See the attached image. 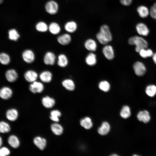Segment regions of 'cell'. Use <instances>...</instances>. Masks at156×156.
<instances>
[{"label": "cell", "instance_id": "cell-6", "mask_svg": "<svg viewBox=\"0 0 156 156\" xmlns=\"http://www.w3.org/2000/svg\"><path fill=\"white\" fill-rule=\"evenodd\" d=\"M24 77L26 81L31 83L37 80L39 75L35 70L29 69L25 72Z\"/></svg>", "mask_w": 156, "mask_h": 156}, {"label": "cell", "instance_id": "cell-27", "mask_svg": "<svg viewBox=\"0 0 156 156\" xmlns=\"http://www.w3.org/2000/svg\"><path fill=\"white\" fill-rule=\"evenodd\" d=\"M51 129L53 132L56 135H61L63 132V129L62 126L60 124L55 123L51 125Z\"/></svg>", "mask_w": 156, "mask_h": 156}, {"label": "cell", "instance_id": "cell-19", "mask_svg": "<svg viewBox=\"0 0 156 156\" xmlns=\"http://www.w3.org/2000/svg\"><path fill=\"white\" fill-rule=\"evenodd\" d=\"M34 143L41 150L44 149L47 145V141L45 139L39 136L36 137L34 138Z\"/></svg>", "mask_w": 156, "mask_h": 156}, {"label": "cell", "instance_id": "cell-18", "mask_svg": "<svg viewBox=\"0 0 156 156\" xmlns=\"http://www.w3.org/2000/svg\"><path fill=\"white\" fill-rule=\"evenodd\" d=\"M61 84L63 87L68 90L72 91L75 89V83L73 80L70 79H63Z\"/></svg>", "mask_w": 156, "mask_h": 156}, {"label": "cell", "instance_id": "cell-3", "mask_svg": "<svg viewBox=\"0 0 156 156\" xmlns=\"http://www.w3.org/2000/svg\"><path fill=\"white\" fill-rule=\"evenodd\" d=\"M22 57L23 61L28 64L33 63L35 60V55L34 52L29 49H25L23 52Z\"/></svg>", "mask_w": 156, "mask_h": 156}, {"label": "cell", "instance_id": "cell-37", "mask_svg": "<svg viewBox=\"0 0 156 156\" xmlns=\"http://www.w3.org/2000/svg\"><path fill=\"white\" fill-rule=\"evenodd\" d=\"M50 118L52 121L58 122L59 121V117L61 115V114L59 111L55 110L51 111L50 113Z\"/></svg>", "mask_w": 156, "mask_h": 156}, {"label": "cell", "instance_id": "cell-40", "mask_svg": "<svg viewBox=\"0 0 156 156\" xmlns=\"http://www.w3.org/2000/svg\"><path fill=\"white\" fill-rule=\"evenodd\" d=\"M10 151L7 148L3 147L0 148V156H5L9 155Z\"/></svg>", "mask_w": 156, "mask_h": 156}, {"label": "cell", "instance_id": "cell-15", "mask_svg": "<svg viewBox=\"0 0 156 156\" xmlns=\"http://www.w3.org/2000/svg\"><path fill=\"white\" fill-rule=\"evenodd\" d=\"M57 64L60 67L64 68L67 66L68 60L67 56L63 53L60 54L57 56Z\"/></svg>", "mask_w": 156, "mask_h": 156}, {"label": "cell", "instance_id": "cell-41", "mask_svg": "<svg viewBox=\"0 0 156 156\" xmlns=\"http://www.w3.org/2000/svg\"><path fill=\"white\" fill-rule=\"evenodd\" d=\"M120 3L123 5L129 6L132 3L133 0H119Z\"/></svg>", "mask_w": 156, "mask_h": 156}, {"label": "cell", "instance_id": "cell-2", "mask_svg": "<svg viewBox=\"0 0 156 156\" xmlns=\"http://www.w3.org/2000/svg\"><path fill=\"white\" fill-rule=\"evenodd\" d=\"M128 43L131 45L135 46V50L137 52L141 49H146L148 47L146 41L141 37L135 36L130 38L128 40Z\"/></svg>", "mask_w": 156, "mask_h": 156}, {"label": "cell", "instance_id": "cell-31", "mask_svg": "<svg viewBox=\"0 0 156 156\" xmlns=\"http://www.w3.org/2000/svg\"><path fill=\"white\" fill-rule=\"evenodd\" d=\"M10 61L9 55L5 53H0V63L3 65H6L8 64Z\"/></svg>", "mask_w": 156, "mask_h": 156}, {"label": "cell", "instance_id": "cell-22", "mask_svg": "<svg viewBox=\"0 0 156 156\" xmlns=\"http://www.w3.org/2000/svg\"><path fill=\"white\" fill-rule=\"evenodd\" d=\"M78 25L75 21H70L67 22L64 26L65 30L68 32L73 33L77 29Z\"/></svg>", "mask_w": 156, "mask_h": 156}, {"label": "cell", "instance_id": "cell-7", "mask_svg": "<svg viewBox=\"0 0 156 156\" xmlns=\"http://www.w3.org/2000/svg\"><path fill=\"white\" fill-rule=\"evenodd\" d=\"M133 68L135 74L139 76H143L146 71L144 64L140 62H137L133 65Z\"/></svg>", "mask_w": 156, "mask_h": 156}, {"label": "cell", "instance_id": "cell-23", "mask_svg": "<svg viewBox=\"0 0 156 156\" xmlns=\"http://www.w3.org/2000/svg\"><path fill=\"white\" fill-rule=\"evenodd\" d=\"M6 117L9 120L13 121L16 120L18 116V112L16 109H11L8 110L6 112Z\"/></svg>", "mask_w": 156, "mask_h": 156}, {"label": "cell", "instance_id": "cell-44", "mask_svg": "<svg viewBox=\"0 0 156 156\" xmlns=\"http://www.w3.org/2000/svg\"><path fill=\"white\" fill-rule=\"evenodd\" d=\"M3 0H0V3H1L3 2Z\"/></svg>", "mask_w": 156, "mask_h": 156}, {"label": "cell", "instance_id": "cell-25", "mask_svg": "<svg viewBox=\"0 0 156 156\" xmlns=\"http://www.w3.org/2000/svg\"><path fill=\"white\" fill-rule=\"evenodd\" d=\"M8 142L10 146L14 148H17L20 145V141L14 135L10 136L8 139Z\"/></svg>", "mask_w": 156, "mask_h": 156}, {"label": "cell", "instance_id": "cell-14", "mask_svg": "<svg viewBox=\"0 0 156 156\" xmlns=\"http://www.w3.org/2000/svg\"><path fill=\"white\" fill-rule=\"evenodd\" d=\"M13 92L9 87L5 86L0 89V97L4 100L8 99L12 96Z\"/></svg>", "mask_w": 156, "mask_h": 156}, {"label": "cell", "instance_id": "cell-24", "mask_svg": "<svg viewBox=\"0 0 156 156\" xmlns=\"http://www.w3.org/2000/svg\"><path fill=\"white\" fill-rule=\"evenodd\" d=\"M85 62L87 64L90 66H93L96 63V56L93 53H89L85 59Z\"/></svg>", "mask_w": 156, "mask_h": 156}, {"label": "cell", "instance_id": "cell-42", "mask_svg": "<svg viewBox=\"0 0 156 156\" xmlns=\"http://www.w3.org/2000/svg\"><path fill=\"white\" fill-rule=\"evenodd\" d=\"M152 56L153 60L154 62L156 64V53L153 54Z\"/></svg>", "mask_w": 156, "mask_h": 156}, {"label": "cell", "instance_id": "cell-43", "mask_svg": "<svg viewBox=\"0 0 156 156\" xmlns=\"http://www.w3.org/2000/svg\"><path fill=\"white\" fill-rule=\"evenodd\" d=\"M2 144V140L1 137L0 136V147Z\"/></svg>", "mask_w": 156, "mask_h": 156}, {"label": "cell", "instance_id": "cell-13", "mask_svg": "<svg viewBox=\"0 0 156 156\" xmlns=\"http://www.w3.org/2000/svg\"><path fill=\"white\" fill-rule=\"evenodd\" d=\"M57 40L58 43L60 45L66 46L70 43L71 37L69 34H64L58 36Z\"/></svg>", "mask_w": 156, "mask_h": 156}, {"label": "cell", "instance_id": "cell-16", "mask_svg": "<svg viewBox=\"0 0 156 156\" xmlns=\"http://www.w3.org/2000/svg\"><path fill=\"white\" fill-rule=\"evenodd\" d=\"M84 46L88 50L93 52L96 50L97 44L94 40L92 38H89L85 42Z\"/></svg>", "mask_w": 156, "mask_h": 156}, {"label": "cell", "instance_id": "cell-34", "mask_svg": "<svg viewBox=\"0 0 156 156\" xmlns=\"http://www.w3.org/2000/svg\"><path fill=\"white\" fill-rule=\"evenodd\" d=\"M99 88L101 90L104 92H108L110 90V86L108 82L104 80L101 81L99 84Z\"/></svg>", "mask_w": 156, "mask_h": 156}, {"label": "cell", "instance_id": "cell-45", "mask_svg": "<svg viewBox=\"0 0 156 156\" xmlns=\"http://www.w3.org/2000/svg\"><path fill=\"white\" fill-rule=\"evenodd\" d=\"M112 156H117L118 155L116 154H114L112 155Z\"/></svg>", "mask_w": 156, "mask_h": 156}, {"label": "cell", "instance_id": "cell-29", "mask_svg": "<svg viewBox=\"0 0 156 156\" xmlns=\"http://www.w3.org/2000/svg\"><path fill=\"white\" fill-rule=\"evenodd\" d=\"M48 29L51 33L53 35L58 34L60 31V26L58 24L55 22L52 23L50 24Z\"/></svg>", "mask_w": 156, "mask_h": 156}, {"label": "cell", "instance_id": "cell-39", "mask_svg": "<svg viewBox=\"0 0 156 156\" xmlns=\"http://www.w3.org/2000/svg\"><path fill=\"white\" fill-rule=\"evenodd\" d=\"M149 10L150 15L151 17L156 20V2L151 6Z\"/></svg>", "mask_w": 156, "mask_h": 156}, {"label": "cell", "instance_id": "cell-8", "mask_svg": "<svg viewBox=\"0 0 156 156\" xmlns=\"http://www.w3.org/2000/svg\"><path fill=\"white\" fill-rule=\"evenodd\" d=\"M53 77L52 73L48 70L42 71L39 75V78L41 81L43 83H49L52 81Z\"/></svg>", "mask_w": 156, "mask_h": 156}, {"label": "cell", "instance_id": "cell-38", "mask_svg": "<svg viewBox=\"0 0 156 156\" xmlns=\"http://www.w3.org/2000/svg\"><path fill=\"white\" fill-rule=\"evenodd\" d=\"M36 27L38 31L42 32L46 31L48 29V27L47 24L43 22H40L38 23Z\"/></svg>", "mask_w": 156, "mask_h": 156}, {"label": "cell", "instance_id": "cell-17", "mask_svg": "<svg viewBox=\"0 0 156 156\" xmlns=\"http://www.w3.org/2000/svg\"><path fill=\"white\" fill-rule=\"evenodd\" d=\"M137 117L139 120L145 123L149 122L151 119L149 113L146 110L139 112L137 114Z\"/></svg>", "mask_w": 156, "mask_h": 156}, {"label": "cell", "instance_id": "cell-35", "mask_svg": "<svg viewBox=\"0 0 156 156\" xmlns=\"http://www.w3.org/2000/svg\"><path fill=\"white\" fill-rule=\"evenodd\" d=\"M138 53L142 57L144 58L152 56L153 54L151 50L146 48L141 50Z\"/></svg>", "mask_w": 156, "mask_h": 156}, {"label": "cell", "instance_id": "cell-33", "mask_svg": "<svg viewBox=\"0 0 156 156\" xmlns=\"http://www.w3.org/2000/svg\"><path fill=\"white\" fill-rule=\"evenodd\" d=\"M20 36L18 32L14 29H10L8 31V38L11 40L16 41Z\"/></svg>", "mask_w": 156, "mask_h": 156}, {"label": "cell", "instance_id": "cell-4", "mask_svg": "<svg viewBox=\"0 0 156 156\" xmlns=\"http://www.w3.org/2000/svg\"><path fill=\"white\" fill-rule=\"evenodd\" d=\"M30 91L34 94L41 93L44 89L43 83L37 80L30 83L29 86Z\"/></svg>", "mask_w": 156, "mask_h": 156}, {"label": "cell", "instance_id": "cell-1", "mask_svg": "<svg viewBox=\"0 0 156 156\" xmlns=\"http://www.w3.org/2000/svg\"><path fill=\"white\" fill-rule=\"evenodd\" d=\"M96 37L99 43L102 44H106L112 41V36L109 26L106 24L101 25Z\"/></svg>", "mask_w": 156, "mask_h": 156}, {"label": "cell", "instance_id": "cell-21", "mask_svg": "<svg viewBox=\"0 0 156 156\" xmlns=\"http://www.w3.org/2000/svg\"><path fill=\"white\" fill-rule=\"evenodd\" d=\"M42 102L43 105L45 107L50 108L53 107L55 105V101L53 98L46 96L43 97Z\"/></svg>", "mask_w": 156, "mask_h": 156}, {"label": "cell", "instance_id": "cell-5", "mask_svg": "<svg viewBox=\"0 0 156 156\" xmlns=\"http://www.w3.org/2000/svg\"><path fill=\"white\" fill-rule=\"evenodd\" d=\"M56 57L55 54L51 51H48L44 54L43 58V62L47 65L53 66L55 64Z\"/></svg>", "mask_w": 156, "mask_h": 156}, {"label": "cell", "instance_id": "cell-26", "mask_svg": "<svg viewBox=\"0 0 156 156\" xmlns=\"http://www.w3.org/2000/svg\"><path fill=\"white\" fill-rule=\"evenodd\" d=\"M110 129V126L107 122H104L98 129V132L101 135H105L107 134Z\"/></svg>", "mask_w": 156, "mask_h": 156}, {"label": "cell", "instance_id": "cell-32", "mask_svg": "<svg viewBox=\"0 0 156 156\" xmlns=\"http://www.w3.org/2000/svg\"><path fill=\"white\" fill-rule=\"evenodd\" d=\"M145 91L148 96L153 97L156 94V86L153 85H148L146 87Z\"/></svg>", "mask_w": 156, "mask_h": 156}, {"label": "cell", "instance_id": "cell-36", "mask_svg": "<svg viewBox=\"0 0 156 156\" xmlns=\"http://www.w3.org/2000/svg\"><path fill=\"white\" fill-rule=\"evenodd\" d=\"M10 130V127L8 123L4 121L0 122V133H7Z\"/></svg>", "mask_w": 156, "mask_h": 156}, {"label": "cell", "instance_id": "cell-10", "mask_svg": "<svg viewBox=\"0 0 156 156\" xmlns=\"http://www.w3.org/2000/svg\"><path fill=\"white\" fill-rule=\"evenodd\" d=\"M136 31L138 34L143 36H147L149 33V29L147 25L145 23L140 22L136 25Z\"/></svg>", "mask_w": 156, "mask_h": 156}, {"label": "cell", "instance_id": "cell-12", "mask_svg": "<svg viewBox=\"0 0 156 156\" xmlns=\"http://www.w3.org/2000/svg\"><path fill=\"white\" fill-rule=\"evenodd\" d=\"M5 77L7 80L10 82H15L17 79L18 75L16 70L14 69H10L5 73Z\"/></svg>", "mask_w": 156, "mask_h": 156}, {"label": "cell", "instance_id": "cell-28", "mask_svg": "<svg viewBox=\"0 0 156 156\" xmlns=\"http://www.w3.org/2000/svg\"><path fill=\"white\" fill-rule=\"evenodd\" d=\"M81 126L86 129H89L92 126V123L91 119L86 117L81 119L80 122Z\"/></svg>", "mask_w": 156, "mask_h": 156}, {"label": "cell", "instance_id": "cell-30", "mask_svg": "<svg viewBox=\"0 0 156 156\" xmlns=\"http://www.w3.org/2000/svg\"><path fill=\"white\" fill-rule=\"evenodd\" d=\"M131 115L130 108L128 106H124L120 112V115L123 118L126 119L129 117Z\"/></svg>", "mask_w": 156, "mask_h": 156}, {"label": "cell", "instance_id": "cell-9", "mask_svg": "<svg viewBox=\"0 0 156 156\" xmlns=\"http://www.w3.org/2000/svg\"><path fill=\"white\" fill-rule=\"evenodd\" d=\"M45 8L47 13L51 14L53 15L57 12L58 6L56 2L51 0L49 1L46 3Z\"/></svg>", "mask_w": 156, "mask_h": 156}, {"label": "cell", "instance_id": "cell-20", "mask_svg": "<svg viewBox=\"0 0 156 156\" xmlns=\"http://www.w3.org/2000/svg\"><path fill=\"white\" fill-rule=\"evenodd\" d=\"M137 11L139 16L142 18H146L150 15L149 9L145 5H141L138 7Z\"/></svg>", "mask_w": 156, "mask_h": 156}, {"label": "cell", "instance_id": "cell-11", "mask_svg": "<svg viewBox=\"0 0 156 156\" xmlns=\"http://www.w3.org/2000/svg\"><path fill=\"white\" fill-rule=\"evenodd\" d=\"M102 52L106 58L109 60H112L114 57V49L111 45L105 46L103 48Z\"/></svg>", "mask_w": 156, "mask_h": 156}]
</instances>
